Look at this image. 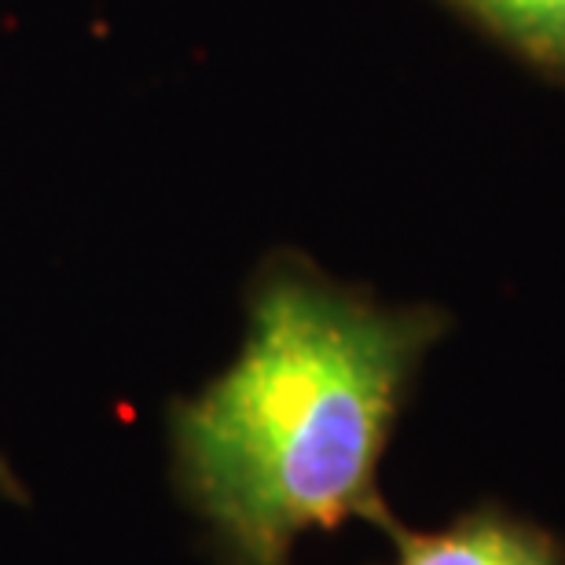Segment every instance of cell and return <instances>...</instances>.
I'll use <instances>...</instances> for the list:
<instances>
[{
    "label": "cell",
    "mask_w": 565,
    "mask_h": 565,
    "mask_svg": "<svg viewBox=\"0 0 565 565\" xmlns=\"http://www.w3.org/2000/svg\"><path fill=\"white\" fill-rule=\"evenodd\" d=\"M382 565H565V536L503 500H481L437 529H386Z\"/></svg>",
    "instance_id": "obj_2"
},
{
    "label": "cell",
    "mask_w": 565,
    "mask_h": 565,
    "mask_svg": "<svg viewBox=\"0 0 565 565\" xmlns=\"http://www.w3.org/2000/svg\"><path fill=\"white\" fill-rule=\"evenodd\" d=\"M451 316L382 301L312 257L276 250L246 282L232 364L169 412L173 481L217 565H290L312 533L397 522L382 495L426 356Z\"/></svg>",
    "instance_id": "obj_1"
},
{
    "label": "cell",
    "mask_w": 565,
    "mask_h": 565,
    "mask_svg": "<svg viewBox=\"0 0 565 565\" xmlns=\"http://www.w3.org/2000/svg\"><path fill=\"white\" fill-rule=\"evenodd\" d=\"M525 63L565 77V0H451Z\"/></svg>",
    "instance_id": "obj_3"
},
{
    "label": "cell",
    "mask_w": 565,
    "mask_h": 565,
    "mask_svg": "<svg viewBox=\"0 0 565 565\" xmlns=\"http://www.w3.org/2000/svg\"><path fill=\"white\" fill-rule=\"evenodd\" d=\"M0 492L11 495V500H26V492H22V484L15 481V473L4 467V459H0Z\"/></svg>",
    "instance_id": "obj_4"
}]
</instances>
